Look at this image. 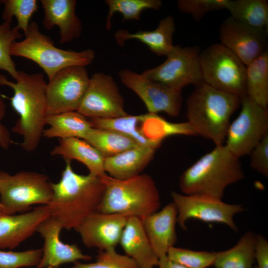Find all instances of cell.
Wrapping results in <instances>:
<instances>
[{"label":"cell","mask_w":268,"mask_h":268,"mask_svg":"<svg viewBox=\"0 0 268 268\" xmlns=\"http://www.w3.org/2000/svg\"><path fill=\"white\" fill-rule=\"evenodd\" d=\"M61 178L52 183V198L47 205L51 216L67 230L74 229L87 216L97 211L105 190L100 177L74 171L65 161Z\"/></svg>","instance_id":"obj_1"},{"label":"cell","mask_w":268,"mask_h":268,"mask_svg":"<svg viewBox=\"0 0 268 268\" xmlns=\"http://www.w3.org/2000/svg\"><path fill=\"white\" fill-rule=\"evenodd\" d=\"M46 84L41 72L18 70L14 82L0 73V85L12 89L11 105L19 115L12 131L22 137L20 146L27 152L36 149L43 137L47 117Z\"/></svg>","instance_id":"obj_2"},{"label":"cell","mask_w":268,"mask_h":268,"mask_svg":"<svg viewBox=\"0 0 268 268\" xmlns=\"http://www.w3.org/2000/svg\"><path fill=\"white\" fill-rule=\"evenodd\" d=\"M241 98L201 82L186 101L187 122L197 135L224 144L230 120L240 105Z\"/></svg>","instance_id":"obj_3"},{"label":"cell","mask_w":268,"mask_h":268,"mask_svg":"<svg viewBox=\"0 0 268 268\" xmlns=\"http://www.w3.org/2000/svg\"><path fill=\"white\" fill-rule=\"evenodd\" d=\"M239 158L224 144L215 145L186 169L179 178L185 195H201L222 200L225 189L244 179Z\"/></svg>","instance_id":"obj_4"},{"label":"cell","mask_w":268,"mask_h":268,"mask_svg":"<svg viewBox=\"0 0 268 268\" xmlns=\"http://www.w3.org/2000/svg\"><path fill=\"white\" fill-rule=\"evenodd\" d=\"M100 177L105 190L97 212L141 219L160 208L159 190L150 175L140 174L125 180L116 179L107 174Z\"/></svg>","instance_id":"obj_5"},{"label":"cell","mask_w":268,"mask_h":268,"mask_svg":"<svg viewBox=\"0 0 268 268\" xmlns=\"http://www.w3.org/2000/svg\"><path fill=\"white\" fill-rule=\"evenodd\" d=\"M25 38L16 41L10 47L11 56H17L36 63L46 74L48 80L65 67H86L94 61L95 54L92 49L76 52L57 47L54 42L40 31L36 22H31Z\"/></svg>","instance_id":"obj_6"},{"label":"cell","mask_w":268,"mask_h":268,"mask_svg":"<svg viewBox=\"0 0 268 268\" xmlns=\"http://www.w3.org/2000/svg\"><path fill=\"white\" fill-rule=\"evenodd\" d=\"M52 184L44 174L0 171V211L15 214L30 210L33 205H47L53 196Z\"/></svg>","instance_id":"obj_7"},{"label":"cell","mask_w":268,"mask_h":268,"mask_svg":"<svg viewBox=\"0 0 268 268\" xmlns=\"http://www.w3.org/2000/svg\"><path fill=\"white\" fill-rule=\"evenodd\" d=\"M200 65L202 82L240 98L246 95V66L221 43L200 53Z\"/></svg>","instance_id":"obj_8"},{"label":"cell","mask_w":268,"mask_h":268,"mask_svg":"<svg viewBox=\"0 0 268 268\" xmlns=\"http://www.w3.org/2000/svg\"><path fill=\"white\" fill-rule=\"evenodd\" d=\"M241 109L230 123L224 144L236 157L249 155L268 134V110L247 95L241 98Z\"/></svg>","instance_id":"obj_9"},{"label":"cell","mask_w":268,"mask_h":268,"mask_svg":"<svg viewBox=\"0 0 268 268\" xmlns=\"http://www.w3.org/2000/svg\"><path fill=\"white\" fill-rule=\"evenodd\" d=\"M171 196L177 210V223L183 230L187 229L186 222L189 219H194L223 224L234 231H238L234 216L244 210L241 204L227 203L208 196L188 195L174 191Z\"/></svg>","instance_id":"obj_10"},{"label":"cell","mask_w":268,"mask_h":268,"mask_svg":"<svg viewBox=\"0 0 268 268\" xmlns=\"http://www.w3.org/2000/svg\"><path fill=\"white\" fill-rule=\"evenodd\" d=\"M198 46H175L166 60L142 73L147 78L178 90L202 82Z\"/></svg>","instance_id":"obj_11"},{"label":"cell","mask_w":268,"mask_h":268,"mask_svg":"<svg viewBox=\"0 0 268 268\" xmlns=\"http://www.w3.org/2000/svg\"><path fill=\"white\" fill-rule=\"evenodd\" d=\"M89 79L85 67L70 66L58 71L47 82V116L77 111Z\"/></svg>","instance_id":"obj_12"},{"label":"cell","mask_w":268,"mask_h":268,"mask_svg":"<svg viewBox=\"0 0 268 268\" xmlns=\"http://www.w3.org/2000/svg\"><path fill=\"white\" fill-rule=\"evenodd\" d=\"M77 111L89 118H114L129 114L125 111L124 98L115 81L102 72L90 77Z\"/></svg>","instance_id":"obj_13"},{"label":"cell","mask_w":268,"mask_h":268,"mask_svg":"<svg viewBox=\"0 0 268 268\" xmlns=\"http://www.w3.org/2000/svg\"><path fill=\"white\" fill-rule=\"evenodd\" d=\"M118 75L122 83L141 99L148 113L164 112L172 117L179 114L183 100L181 90L169 87L128 69H122Z\"/></svg>","instance_id":"obj_14"},{"label":"cell","mask_w":268,"mask_h":268,"mask_svg":"<svg viewBox=\"0 0 268 268\" xmlns=\"http://www.w3.org/2000/svg\"><path fill=\"white\" fill-rule=\"evenodd\" d=\"M268 32L239 22L230 16L219 30L220 43L234 53L246 66L265 51Z\"/></svg>","instance_id":"obj_15"},{"label":"cell","mask_w":268,"mask_h":268,"mask_svg":"<svg viewBox=\"0 0 268 268\" xmlns=\"http://www.w3.org/2000/svg\"><path fill=\"white\" fill-rule=\"evenodd\" d=\"M129 217L97 211L87 216L74 230L87 248L99 250L115 249Z\"/></svg>","instance_id":"obj_16"},{"label":"cell","mask_w":268,"mask_h":268,"mask_svg":"<svg viewBox=\"0 0 268 268\" xmlns=\"http://www.w3.org/2000/svg\"><path fill=\"white\" fill-rule=\"evenodd\" d=\"M63 228L60 222L51 216L39 226L37 232L44 239V246L37 268L59 267L64 264L92 259L84 254L76 245L65 244L61 241L60 234Z\"/></svg>","instance_id":"obj_17"},{"label":"cell","mask_w":268,"mask_h":268,"mask_svg":"<svg viewBox=\"0 0 268 268\" xmlns=\"http://www.w3.org/2000/svg\"><path fill=\"white\" fill-rule=\"evenodd\" d=\"M51 216L47 205H40L19 214L0 211V249H14L30 238L40 224Z\"/></svg>","instance_id":"obj_18"},{"label":"cell","mask_w":268,"mask_h":268,"mask_svg":"<svg viewBox=\"0 0 268 268\" xmlns=\"http://www.w3.org/2000/svg\"><path fill=\"white\" fill-rule=\"evenodd\" d=\"M177 210L172 202L141 219L146 234L159 259L167 256L177 241Z\"/></svg>","instance_id":"obj_19"},{"label":"cell","mask_w":268,"mask_h":268,"mask_svg":"<svg viewBox=\"0 0 268 268\" xmlns=\"http://www.w3.org/2000/svg\"><path fill=\"white\" fill-rule=\"evenodd\" d=\"M44 10L43 24L47 30L55 26L60 30V43H69L78 38L82 26L75 13V0H41Z\"/></svg>","instance_id":"obj_20"},{"label":"cell","mask_w":268,"mask_h":268,"mask_svg":"<svg viewBox=\"0 0 268 268\" xmlns=\"http://www.w3.org/2000/svg\"><path fill=\"white\" fill-rule=\"evenodd\" d=\"M119 243L126 255L133 260L139 268L158 266L159 259L151 246L141 219L128 217Z\"/></svg>","instance_id":"obj_21"},{"label":"cell","mask_w":268,"mask_h":268,"mask_svg":"<svg viewBox=\"0 0 268 268\" xmlns=\"http://www.w3.org/2000/svg\"><path fill=\"white\" fill-rule=\"evenodd\" d=\"M157 148L138 145L104 160V170L116 179L125 180L141 174L153 159Z\"/></svg>","instance_id":"obj_22"},{"label":"cell","mask_w":268,"mask_h":268,"mask_svg":"<svg viewBox=\"0 0 268 268\" xmlns=\"http://www.w3.org/2000/svg\"><path fill=\"white\" fill-rule=\"evenodd\" d=\"M175 30L174 18L167 15L159 21L158 26L154 30H140L135 33L119 30L114 36L116 42L120 46L123 45L127 40L135 39L145 44L155 54L166 56L175 46L172 44Z\"/></svg>","instance_id":"obj_23"},{"label":"cell","mask_w":268,"mask_h":268,"mask_svg":"<svg viewBox=\"0 0 268 268\" xmlns=\"http://www.w3.org/2000/svg\"><path fill=\"white\" fill-rule=\"evenodd\" d=\"M50 154L62 156L65 161L76 160L84 164L89 173L96 176L101 177L106 174L104 170L105 158L84 139L76 137L61 139Z\"/></svg>","instance_id":"obj_24"},{"label":"cell","mask_w":268,"mask_h":268,"mask_svg":"<svg viewBox=\"0 0 268 268\" xmlns=\"http://www.w3.org/2000/svg\"><path fill=\"white\" fill-rule=\"evenodd\" d=\"M43 137L47 138L65 139L76 137L83 139L93 128L90 120L77 111H70L59 114L47 116Z\"/></svg>","instance_id":"obj_25"},{"label":"cell","mask_w":268,"mask_h":268,"mask_svg":"<svg viewBox=\"0 0 268 268\" xmlns=\"http://www.w3.org/2000/svg\"><path fill=\"white\" fill-rule=\"evenodd\" d=\"M256 235L248 231L231 248L214 252L213 266L215 268H253Z\"/></svg>","instance_id":"obj_26"},{"label":"cell","mask_w":268,"mask_h":268,"mask_svg":"<svg viewBox=\"0 0 268 268\" xmlns=\"http://www.w3.org/2000/svg\"><path fill=\"white\" fill-rule=\"evenodd\" d=\"M140 129L147 139L159 146L164 138L170 135H197L187 122L172 123L157 114L149 113L141 115Z\"/></svg>","instance_id":"obj_27"},{"label":"cell","mask_w":268,"mask_h":268,"mask_svg":"<svg viewBox=\"0 0 268 268\" xmlns=\"http://www.w3.org/2000/svg\"><path fill=\"white\" fill-rule=\"evenodd\" d=\"M226 9L235 20L268 32V0H228Z\"/></svg>","instance_id":"obj_28"},{"label":"cell","mask_w":268,"mask_h":268,"mask_svg":"<svg viewBox=\"0 0 268 268\" xmlns=\"http://www.w3.org/2000/svg\"><path fill=\"white\" fill-rule=\"evenodd\" d=\"M246 95L259 105L268 108V52L267 50L246 66Z\"/></svg>","instance_id":"obj_29"},{"label":"cell","mask_w":268,"mask_h":268,"mask_svg":"<svg viewBox=\"0 0 268 268\" xmlns=\"http://www.w3.org/2000/svg\"><path fill=\"white\" fill-rule=\"evenodd\" d=\"M82 139L96 148L105 158L140 145L129 136L116 131L94 128Z\"/></svg>","instance_id":"obj_30"},{"label":"cell","mask_w":268,"mask_h":268,"mask_svg":"<svg viewBox=\"0 0 268 268\" xmlns=\"http://www.w3.org/2000/svg\"><path fill=\"white\" fill-rule=\"evenodd\" d=\"M141 115L129 114L114 118H90L93 128L116 131L129 136L140 145L158 148L159 145L147 139L140 132Z\"/></svg>","instance_id":"obj_31"},{"label":"cell","mask_w":268,"mask_h":268,"mask_svg":"<svg viewBox=\"0 0 268 268\" xmlns=\"http://www.w3.org/2000/svg\"><path fill=\"white\" fill-rule=\"evenodd\" d=\"M109 11L106 28H111V19L116 12L121 13L123 20H139L141 12L146 9L159 10L162 6L160 0H106Z\"/></svg>","instance_id":"obj_32"},{"label":"cell","mask_w":268,"mask_h":268,"mask_svg":"<svg viewBox=\"0 0 268 268\" xmlns=\"http://www.w3.org/2000/svg\"><path fill=\"white\" fill-rule=\"evenodd\" d=\"M0 3L4 5L2 12L3 21L12 22L13 17L17 20L15 26L18 30H22L25 34L28 30L31 18L38 10L36 0H2Z\"/></svg>","instance_id":"obj_33"},{"label":"cell","mask_w":268,"mask_h":268,"mask_svg":"<svg viewBox=\"0 0 268 268\" xmlns=\"http://www.w3.org/2000/svg\"><path fill=\"white\" fill-rule=\"evenodd\" d=\"M11 23L3 21L0 25V70L6 72L16 80L18 70L11 58L10 50L12 44L23 35L15 26L12 27Z\"/></svg>","instance_id":"obj_34"},{"label":"cell","mask_w":268,"mask_h":268,"mask_svg":"<svg viewBox=\"0 0 268 268\" xmlns=\"http://www.w3.org/2000/svg\"><path fill=\"white\" fill-rule=\"evenodd\" d=\"M167 256L188 268H207L213 266L215 260L214 252L194 251L175 246L169 250Z\"/></svg>","instance_id":"obj_35"},{"label":"cell","mask_w":268,"mask_h":268,"mask_svg":"<svg viewBox=\"0 0 268 268\" xmlns=\"http://www.w3.org/2000/svg\"><path fill=\"white\" fill-rule=\"evenodd\" d=\"M70 268H139L136 263L126 255L118 253L115 249L99 250L96 261L90 263H74Z\"/></svg>","instance_id":"obj_36"},{"label":"cell","mask_w":268,"mask_h":268,"mask_svg":"<svg viewBox=\"0 0 268 268\" xmlns=\"http://www.w3.org/2000/svg\"><path fill=\"white\" fill-rule=\"evenodd\" d=\"M228 0H179V10L189 14L197 21L209 12L226 9Z\"/></svg>","instance_id":"obj_37"},{"label":"cell","mask_w":268,"mask_h":268,"mask_svg":"<svg viewBox=\"0 0 268 268\" xmlns=\"http://www.w3.org/2000/svg\"><path fill=\"white\" fill-rule=\"evenodd\" d=\"M42 256V249L22 252L5 251L0 249V268L37 266Z\"/></svg>","instance_id":"obj_38"},{"label":"cell","mask_w":268,"mask_h":268,"mask_svg":"<svg viewBox=\"0 0 268 268\" xmlns=\"http://www.w3.org/2000/svg\"><path fill=\"white\" fill-rule=\"evenodd\" d=\"M251 167L266 177H268V134L249 154Z\"/></svg>","instance_id":"obj_39"},{"label":"cell","mask_w":268,"mask_h":268,"mask_svg":"<svg viewBox=\"0 0 268 268\" xmlns=\"http://www.w3.org/2000/svg\"><path fill=\"white\" fill-rule=\"evenodd\" d=\"M254 258L258 268H268V242L261 234L256 235Z\"/></svg>","instance_id":"obj_40"},{"label":"cell","mask_w":268,"mask_h":268,"mask_svg":"<svg viewBox=\"0 0 268 268\" xmlns=\"http://www.w3.org/2000/svg\"><path fill=\"white\" fill-rule=\"evenodd\" d=\"M6 112V104L3 98L0 95V146L5 150L7 149L12 143L9 132L1 123L5 116Z\"/></svg>","instance_id":"obj_41"},{"label":"cell","mask_w":268,"mask_h":268,"mask_svg":"<svg viewBox=\"0 0 268 268\" xmlns=\"http://www.w3.org/2000/svg\"><path fill=\"white\" fill-rule=\"evenodd\" d=\"M158 266L159 268H188L170 259L167 256L159 259Z\"/></svg>","instance_id":"obj_42"},{"label":"cell","mask_w":268,"mask_h":268,"mask_svg":"<svg viewBox=\"0 0 268 268\" xmlns=\"http://www.w3.org/2000/svg\"><path fill=\"white\" fill-rule=\"evenodd\" d=\"M47 268H59V267H49Z\"/></svg>","instance_id":"obj_43"},{"label":"cell","mask_w":268,"mask_h":268,"mask_svg":"<svg viewBox=\"0 0 268 268\" xmlns=\"http://www.w3.org/2000/svg\"><path fill=\"white\" fill-rule=\"evenodd\" d=\"M253 268H258L257 266H256L255 267H254Z\"/></svg>","instance_id":"obj_44"}]
</instances>
